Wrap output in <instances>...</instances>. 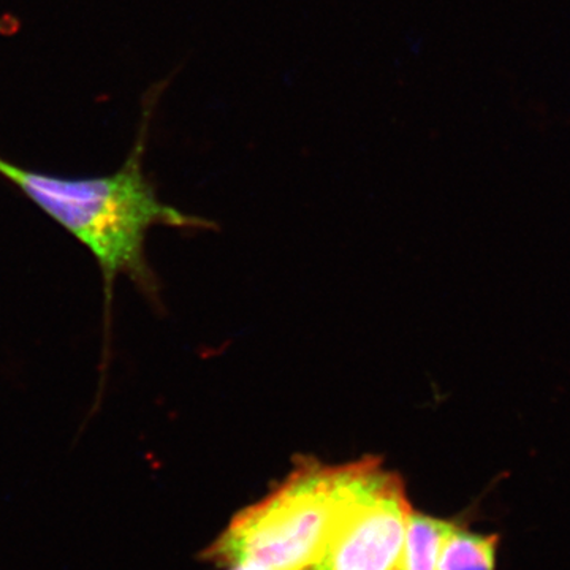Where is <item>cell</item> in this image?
<instances>
[{
  "instance_id": "6da1fadb",
  "label": "cell",
  "mask_w": 570,
  "mask_h": 570,
  "mask_svg": "<svg viewBox=\"0 0 570 570\" xmlns=\"http://www.w3.org/2000/svg\"><path fill=\"white\" fill-rule=\"evenodd\" d=\"M151 115L145 110L130 156L111 175L66 178L28 170L0 157V176L18 187L94 255L104 275L107 316L118 276H129L146 294H157L145 255L149 228L154 225L175 228L213 225L165 205L146 178L142 157Z\"/></svg>"
},
{
  "instance_id": "7a4b0ae2",
  "label": "cell",
  "mask_w": 570,
  "mask_h": 570,
  "mask_svg": "<svg viewBox=\"0 0 570 570\" xmlns=\"http://www.w3.org/2000/svg\"><path fill=\"white\" fill-rule=\"evenodd\" d=\"M376 459H302L275 491L238 513L206 560L247 570H316L330 535Z\"/></svg>"
},
{
  "instance_id": "3957f363",
  "label": "cell",
  "mask_w": 570,
  "mask_h": 570,
  "mask_svg": "<svg viewBox=\"0 0 570 570\" xmlns=\"http://www.w3.org/2000/svg\"><path fill=\"white\" fill-rule=\"evenodd\" d=\"M411 512L403 480L376 459L337 520L316 570H401Z\"/></svg>"
},
{
  "instance_id": "277c9868",
  "label": "cell",
  "mask_w": 570,
  "mask_h": 570,
  "mask_svg": "<svg viewBox=\"0 0 570 570\" xmlns=\"http://www.w3.org/2000/svg\"><path fill=\"white\" fill-rule=\"evenodd\" d=\"M455 528V521L436 519L412 510L401 570H438L442 546Z\"/></svg>"
},
{
  "instance_id": "5b68a950",
  "label": "cell",
  "mask_w": 570,
  "mask_h": 570,
  "mask_svg": "<svg viewBox=\"0 0 570 570\" xmlns=\"http://www.w3.org/2000/svg\"><path fill=\"white\" fill-rule=\"evenodd\" d=\"M498 547V534H479L456 524L442 546L438 570H497Z\"/></svg>"
},
{
  "instance_id": "8992f818",
  "label": "cell",
  "mask_w": 570,
  "mask_h": 570,
  "mask_svg": "<svg viewBox=\"0 0 570 570\" xmlns=\"http://www.w3.org/2000/svg\"><path fill=\"white\" fill-rule=\"evenodd\" d=\"M228 570H247V569H243V568H228Z\"/></svg>"
}]
</instances>
